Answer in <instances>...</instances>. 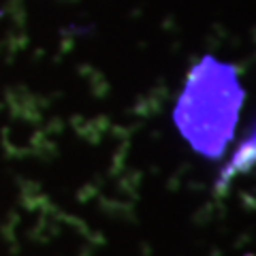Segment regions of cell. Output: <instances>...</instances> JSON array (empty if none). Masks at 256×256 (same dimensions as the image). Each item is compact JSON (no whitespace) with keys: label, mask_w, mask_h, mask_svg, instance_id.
Listing matches in <instances>:
<instances>
[{"label":"cell","mask_w":256,"mask_h":256,"mask_svg":"<svg viewBox=\"0 0 256 256\" xmlns=\"http://www.w3.org/2000/svg\"><path fill=\"white\" fill-rule=\"evenodd\" d=\"M246 100L237 70L214 56L190 70L173 111L175 126L203 158H220L235 137Z\"/></svg>","instance_id":"obj_1"},{"label":"cell","mask_w":256,"mask_h":256,"mask_svg":"<svg viewBox=\"0 0 256 256\" xmlns=\"http://www.w3.org/2000/svg\"><path fill=\"white\" fill-rule=\"evenodd\" d=\"M254 158H256V150H254V132H250V137H246V139L242 141V146H239V148L233 152V156H230L228 164L224 166V171L220 173L216 188H218V190H224L230 182L237 178L239 173L250 171L252 166H254Z\"/></svg>","instance_id":"obj_2"}]
</instances>
